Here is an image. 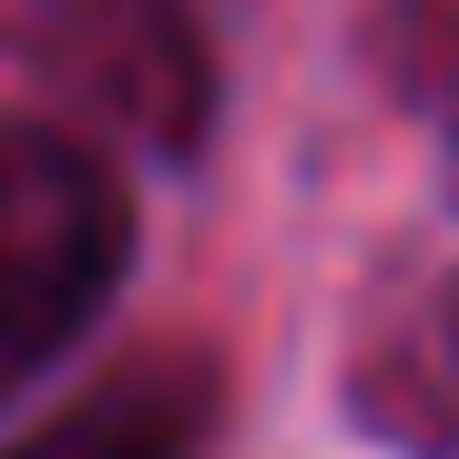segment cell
Here are the masks:
<instances>
[{
	"label": "cell",
	"mask_w": 459,
	"mask_h": 459,
	"mask_svg": "<svg viewBox=\"0 0 459 459\" xmlns=\"http://www.w3.org/2000/svg\"><path fill=\"white\" fill-rule=\"evenodd\" d=\"M133 265V195L92 143L0 123V368H31L102 316Z\"/></svg>",
	"instance_id": "1"
},
{
	"label": "cell",
	"mask_w": 459,
	"mask_h": 459,
	"mask_svg": "<svg viewBox=\"0 0 459 459\" xmlns=\"http://www.w3.org/2000/svg\"><path fill=\"white\" fill-rule=\"evenodd\" d=\"M214 439V368L195 358H143L82 388L72 409L21 429L0 459H204Z\"/></svg>",
	"instance_id": "2"
},
{
	"label": "cell",
	"mask_w": 459,
	"mask_h": 459,
	"mask_svg": "<svg viewBox=\"0 0 459 459\" xmlns=\"http://www.w3.org/2000/svg\"><path fill=\"white\" fill-rule=\"evenodd\" d=\"M419 62H429V113H439L449 153H459V21H439V31L419 41Z\"/></svg>",
	"instance_id": "3"
}]
</instances>
